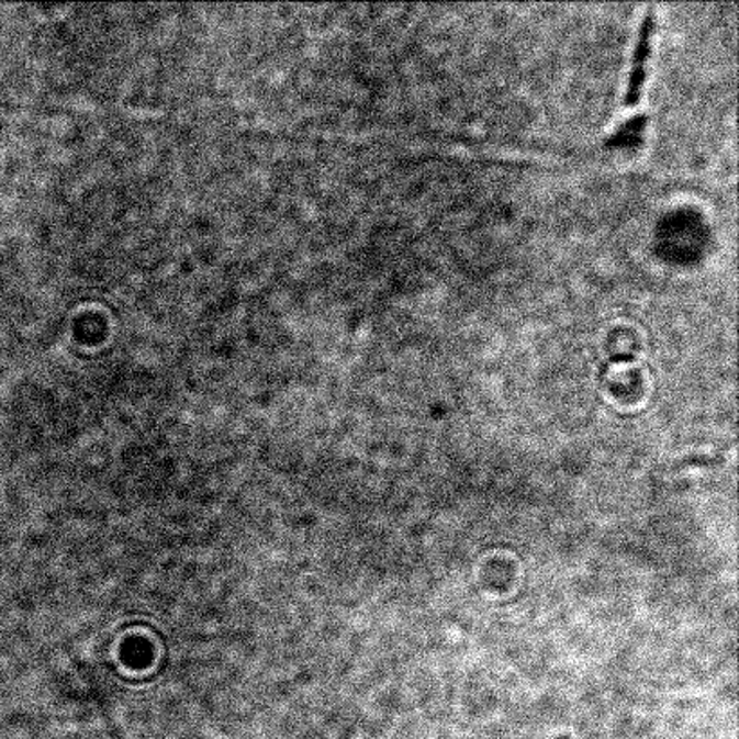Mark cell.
Wrapping results in <instances>:
<instances>
[{
  "instance_id": "obj_1",
  "label": "cell",
  "mask_w": 739,
  "mask_h": 739,
  "mask_svg": "<svg viewBox=\"0 0 739 739\" xmlns=\"http://www.w3.org/2000/svg\"><path fill=\"white\" fill-rule=\"evenodd\" d=\"M654 27H657V15L653 8H649L645 21L640 25L639 36H637V46H635L634 60L629 69L628 89L624 94V105H639L642 89H645L646 76H648V60L653 47Z\"/></svg>"
},
{
  "instance_id": "obj_2",
  "label": "cell",
  "mask_w": 739,
  "mask_h": 739,
  "mask_svg": "<svg viewBox=\"0 0 739 739\" xmlns=\"http://www.w3.org/2000/svg\"><path fill=\"white\" fill-rule=\"evenodd\" d=\"M94 696L96 699H98V704H100V713L101 716H103V719H105L107 729H109L111 739H123L121 738V732L120 729H117V725L114 724V719H112V716L109 715V710H107V705L103 704V699L98 696V693H94Z\"/></svg>"
}]
</instances>
